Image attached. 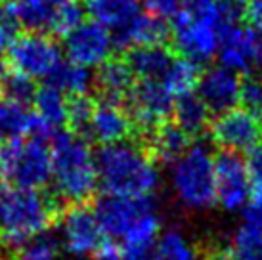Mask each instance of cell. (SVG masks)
I'll use <instances>...</instances> for the list:
<instances>
[{
  "label": "cell",
  "instance_id": "24",
  "mask_svg": "<svg viewBox=\"0 0 262 260\" xmlns=\"http://www.w3.org/2000/svg\"><path fill=\"white\" fill-rule=\"evenodd\" d=\"M33 121L35 113H31L27 105L4 98L0 101V145L10 140L29 136Z\"/></svg>",
  "mask_w": 262,
  "mask_h": 260
},
{
  "label": "cell",
  "instance_id": "30",
  "mask_svg": "<svg viewBox=\"0 0 262 260\" xmlns=\"http://www.w3.org/2000/svg\"><path fill=\"white\" fill-rule=\"evenodd\" d=\"M0 92L6 100L17 101V103H23L27 105L35 100V94H37V88H35V82L33 79L25 77L17 71H4L0 75Z\"/></svg>",
  "mask_w": 262,
  "mask_h": 260
},
{
  "label": "cell",
  "instance_id": "28",
  "mask_svg": "<svg viewBox=\"0 0 262 260\" xmlns=\"http://www.w3.org/2000/svg\"><path fill=\"white\" fill-rule=\"evenodd\" d=\"M151 260H199V253L182 231L168 230L157 239Z\"/></svg>",
  "mask_w": 262,
  "mask_h": 260
},
{
  "label": "cell",
  "instance_id": "40",
  "mask_svg": "<svg viewBox=\"0 0 262 260\" xmlns=\"http://www.w3.org/2000/svg\"><path fill=\"white\" fill-rule=\"evenodd\" d=\"M73 260H84V256H75Z\"/></svg>",
  "mask_w": 262,
  "mask_h": 260
},
{
  "label": "cell",
  "instance_id": "23",
  "mask_svg": "<svg viewBox=\"0 0 262 260\" xmlns=\"http://www.w3.org/2000/svg\"><path fill=\"white\" fill-rule=\"evenodd\" d=\"M172 115H174V123L191 138L203 134L211 123V111L197 92L195 94L189 92L176 98Z\"/></svg>",
  "mask_w": 262,
  "mask_h": 260
},
{
  "label": "cell",
  "instance_id": "14",
  "mask_svg": "<svg viewBox=\"0 0 262 260\" xmlns=\"http://www.w3.org/2000/svg\"><path fill=\"white\" fill-rule=\"evenodd\" d=\"M103 230L94 209L84 203L73 205L61 216V241L69 254L73 256H90L103 241Z\"/></svg>",
  "mask_w": 262,
  "mask_h": 260
},
{
  "label": "cell",
  "instance_id": "36",
  "mask_svg": "<svg viewBox=\"0 0 262 260\" xmlns=\"http://www.w3.org/2000/svg\"><path fill=\"white\" fill-rule=\"evenodd\" d=\"M247 168L249 178H251V193L253 197H262V144L251 151Z\"/></svg>",
  "mask_w": 262,
  "mask_h": 260
},
{
  "label": "cell",
  "instance_id": "32",
  "mask_svg": "<svg viewBox=\"0 0 262 260\" xmlns=\"http://www.w3.org/2000/svg\"><path fill=\"white\" fill-rule=\"evenodd\" d=\"M94 103L86 96H75L67 103V124L71 126L75 134L88 132L92 115H94Z\"/></svg>",
  "mask_w": 262,
  "mask_h": 260
},
{
  "label": "cell",
  "instance_id": "19",
  "mask_svg": "<svg viewBox=\"0 0 262 260\" xmlns=\"http://www.w3.org/2000/svg\"><path fill=\"white\" fill-rule=\"evenodd\" d=\"M134 73L128 67L126 59H107L103 65H100L96 75V86L107 101H121L130 96L134 88Z\"/></svg>",
  "mask_w": 262,
  "mask_h": 260
},
{
  "label": "cell",
  "instance_id": "2",
  "mask_svg": "<svg viewBox=\"0 0 262 260\" xmlns=\"http://www.w3.org/2000/svg\"><path fill=\"white\" fill-rule=\"evenodd\" d=\"M103 235L117 239L123 251H153L159 239V214L149 197L103 195L94 205Z\"/></svg>",
  "mask_w": 262,
  "mask_h": 260
},
{
  "label": "cell",
  "instance_id": "12",
  "mask_svg": "<svg viewBox=\"0 0 262 260\" xmlns=\"http://www.w3.org/2000/svg\"><path fill=\"white\" fill-rule=\"evenodd\" d=\"M128 103L134 123L151 132L159 124L167 123V119L172 115L176 96L165 86L163 80L146 79L134 84L128 96Z\"/></svg>",
  "mask_w": 262,
  "mask_h": 260
},
{
  "label": "cell",
  "instance_id": "25",
  "mask_svg": "<svg viewBox=\"0 0 262 260\" xmlns=\"http://www.w3.org/2000/svg\"><path fill=\"white\" fill-rule=\"evenodd\" d=\"M35 115L42 121L44 124H48L52 130H58L61 124L67 123V103L66 94L59 92L56 86L46 84V86L38 88L35 94Z\"/></svg>",
  "mask_w": 262,
  "mask_h": 260
},
{
  "label": "cell",
  "instance_id": "13",
  "mask_svg": "<svg viewBox=\"0 0 262 260\" xmlns=\"http://www.w3.org/2000/svg\"><path fill=\"white\" fill-rule=\"evenodd\" d=\"M211 134L224 151L251 153L262 144V121L245 109L233 107L216 117Z\"/></svg>",
  "mask_w": 262,
  "mask_h": 260
},
{
  "label": "cell",
  "instance_id": "38",
  "mask_svg": "<svg viewBox=\"0 0 262 260\" xmlns=\"http://www.w3.org/2000/svg\"><path fill=\"white\" fill-rule=\"evenodd\" d=\"M123 256H124L123 245L117 239H111L107 235L103 237V241L100 243V247L96 249L94 253L96 260H123Z\"/></svg>",
  "mask_w": 262,
  "mask_h": 260
},
{
  "label": "cell",
  "instance_id": "37",
  "mask_svg": "<svg viewBox=\"0 0 262 260\" xmlns=\"http://www.w3.org/2000/svg\"><path fill=\"white\" fill-rule=\"evenodd\" d=\"M182 0H142V6L146 8L147 14L161 17V19H174V15L180 10Z\"/></svg>",
  "mask_w": 262,
  "mask_h": 260
},
{
  "label": "cell",
  "instance_id": "11",
  "mask_svg": "<svg viewBox=\"0 0 262 260\" xmlns=\"http://www.w3.org/2000/svg\"><path fill=\"white\" fill-rule=\"evenodd\" d=\"M115 48L113 35L103 25L92 21H82L66 35L63 50L71 63L80 67H100L111 58Z\"/></svg>",
  "mask_w": 262,
  "mask_h": 260
},
{
  "label": "cell",
  "instance_id": "39",
  "mask_svg": "<svg viewBox=\"0 0 262 260\" xmlns=\"http://www.w3.org/2000/svg\"><path fill=\"white\" fill-rule=\"evenodd\" d=\"M247 17L253 21L255 27L262 29V0H249Z\"/></svg>",
  "mask_w": 262,
  "mask_h": 260
},
{
  "label": "cell",
  "instance_id": "31",
  "mask_svg": "<svg viewBox=\"0 0 262 260\" xmlns=\"http://www.w3.org/2000/svg\"><path fill=\"white\" fill-rule=\"evenodd\" d=\"M21 25V17L14 0H0V54L15 42Z\"/></svg>",
  "mask_w": 262,
  "mask_h": 260
},
{
  "label": "cell",
  "instance_id": "27",
  "mask_svg": "<svg viewBox=\"0 0 262 260\" xmlns=\"http://www.w3.org/2000/svg\"><path fill=\"white\" fill-rule=\"evenodd\" d=\"M226 254L228 260H262V230L243 222L226 247Z\"/></svg>",
  "mask_w": 262,
  "mask_h": 260
},
{
  "label": "cell",
  "instance_id": "33",
  "mask_svg": "<svg viewBox=\"0 0 262 260\" xmlns=\"http://www.w3.org/2000/svg\"><path fill=\"white\" fill-rule=\"evenodd\" d=\"M239 101L243 109L262 121V77L260 75H249L241 80Z\"/></svg>",
  "mask_w": 262,
  "mask_h": 260
},
{
  "label": "cell",
  "instance_id": "8",
  "mask_svg": "<svg viewBox=\"0 0 262 260\" xmlns=\"http://www.w3.org/2000/svg\"><path fill=\"white\" fill-rule=\"evenodd\" d=\"M21 23L33 33L67 35L82 23L84 8L79 0H14Z\"/></svg>",
  "mask_w": 262,
  "mask_h": 260
},
{
  "label": "cell",
  "instance_id": "34",
  "mask_svg": "<svg viewBox=\"0 0 262 260\" xmlns=\"http://www.w3.org/2000/svg\"><path fill=\"white\" fill-rule=\"evenodd\" d=\"M14 260H58V245L54 239L40 235L17 249Z\"/></svg>",
  "mask_w": 262,
  "mask_h": 260
},
{
  "label": "cell",
  "instance_id": "26",
  "mask_svg": "<svg viewBox=\"0 0 262 260\" xmlns=\"http://www.w3.org/2000/svg\"><path fill=\"white\" fill-rule=\"evenodd\" d=\"M48 84L56 86L59 92H63L66 96H86L90 86L94 84V79L86 67H80L77 63H59V67L48 77Z\"/></svg>",
  "mask_w": 262,
  "mask_h": 260
},
{
  "label": "cell",
  "instance_id": "1",
  "mask_svg": "<svg viewBox=\"0 0 262 260\" xmlns=\"http://www.w3.org/2000/svg\"><path fill=\"white\" fill-rule=\"evenodd\" d=\"M98 178L107 195L119 197H151L159 188V170L151 153L136 144L103 145L96 155Z\"/></svg>",
  "mask_w": 262,
  "mask_h": 260
},
{
  "label": "cell",
  "instance_id": "6",
  "mask_svg": "<svg viewBox=\"0 0 262 260\" xmlns=\"http://www.w3.org/2000/svg\"><path fill=\"white\" fill-rule=\"evenodd\" d=\"M170 182L178 201L193 210L211 209L216 197V157L203 144L189 145L172 163Z\"/></svg>",
  "mask_w": 262,
  "mask_h": 260
},
{
  "label": "cell",
  "instance_id": "20",
  "mask_svg": "<svg viewBox=\"0 0 262 260\" xmlns=\"http://www.w3.org/2000/svg\"><path fill=\"white\" fill-rule=\"evenodd\" d=\"M168 31L170 29L165 23V19L144 12L130 27H126L123 33L113 36V42L117 48H138V46L165 44V40L168 38Z\"/></svg>",
  "mask_w": 262,
  "mask_h": 260
},
{
  "label": "cell",
  "instance_id": "3",
  "mask_svg": "<svg viewBox=\"0 0 262 260\" xmlns=\"http://www.w3.org/2000/svg\"><path fill=\"white\" fill-rule=\"evenodd\" d=\"M59 203L38 189L12 188L0 191V245L21 249L40 237L59 216Z\"/></svg>",
  "mask_w": 262,
  "mask_h": 260
},
{
  "label": "cell",
  "instance_id": "18",
  "mask_svg": "<svg viewBox=\"0 0 262 260\" xmlns=\"http://www.w3.org/2000/svg\"><path fill=\"white\" fill-rule=\"evenodd\" d=\"M84 10L113 36L123 33L144 14L142 0H84Z\"/></svg>",
  "mask_w": 262,
  "mask_h": 260
},
{
  "label": "cell",
  "instance_id": "15",
  "mask_svg": "<svg viewBox=\"0 0 262 260\" xmlns=\"http://www.w3.org/2000/svg\"><path fill=\"white\" fill-rule=\"evenodd\" d=\"M251 195L247 161L239 153L222 151L216 157V197L226 210L245 209Z\"/></svg>",
  "mask_w": 262,
  "mask_h": 260
},
{
  "label": "cell",
  "instance_id": "5",
  "mask_svg": "<svg viewBox=\"0 0 262 260\" xmlns=\"http://www.w3.org/2000/svg\"><path fill=\"white\" fill-rule=\"evenodd\" d=\"M176 50L193 63H205L219 54L224 23L214 0H182L172 19Z\"/></svg>",
  "mask_w": 262,
  "mask_h": 260
},
{
  "label": "cell",
  "instance_id": "21",
  "mask_svg": "<svg viewBox=\"0 0 262 260\" xmlns=\"http://www.w3.org/2000/svg\"><path fill=\"white\" fill-rule=\"evenodd\" d=\"M174 61V54L165 44L155 46H138L128 52L126 63L132 69L134 77L140 80L146 79H163L168 71L170 63Z\"/></svg>",
  "mask_w": 262,
  "mask_h": 260
},
{
  "label": "cell",
  "instance_id": "7",
  "mask_svg": "<svg viewBox=\"0 0 262 260\" xmlns=\"http://www.w3.org/2000/svg\"><path fill=\"white\" fill-rule=\"evenodd\" d=\"M0 168L14 188L40 189L52 178V149L46 140L29 136L0 145Z\"/></svg>",
  "mask_w": 262,
  "mask_h": 260
},
{
  "label": "cell",
  "instance_id": "29",
  "mask_svg": "<svg viewBox=\"0 0 262 260\" xmlns=\"http://www.w3.org/2000/svg\"><path fill=\"white\" fill-rule=\"evenodd\" d=\"M199 69H197V63L193 61H189L186 58H174V61L170 63L168 67V71L165 73V77H163V82H165V86L176 96V98H180L184 94H189V92H193V88L197 86V82H199Z\"/></svg>",
  "mask_w": 262,
  "mask_h": 260
},
{
  "label": "cell",
  "instance_id": "17",
  "mask_svg": "<svg viewBox=\"0 0 262 260\" xmlns=\"http://www.w3.org/2000/svg\"><path fill=\"white\" fill-rule=\"evenodd\" d=\"M134 124V119L128 111H124L121 103L103 100L94 107L88 134L102 145L121 144L132 136Z\"/></svg>",
  "mask_w": 262,
  "mask_h": 260
},
{
  "label": "cell",
  "instance_id": "22",
  "mask_svg": "<svg viewBox=\"0 0 262 260\" xmlns=\"http://www.w3.org/2000/svg\"><path fill=\"white\" fill-rule=\"evenodd\" d=\"M189 142H191V136H188L176 123L167 121L151 130L149 153L153 155V159H159L163 163H174L191 145Z\"/></svg>",
  "mask_w": 262,
  "mask_h": 260
},
{
  "label": "cell",
  "instance_id": "35",
  "mask_svg": "<svg viewBox=\"0 0 262 260\" xmlns=\"http://www.w3.org/2000/svg\"><path fill=\"white\" fill-rule=\"evenodd\" d=\"M214 4H216V10H219L224 27L239 25L247 17L249 0H214Z\"/></svg>",
  "mask_w": 262,
  "mask_h": 260
},
{
  "label": "cell",
  "instance_id": "4",
  "mask_svg": "<svg viewBox=\"0 0 262 260\" xmlns=\"http://www.w3.org/2000/svg\"><path fill=\"white\" fill-rule=\"evenodd\" d=\"M52 180L59 199L80 205L100 186L96 155L79 134L56 132L52 138Z\"/></svg>",
  "mask_w": 262,
  "mask_h": 260
},
{
  "label": "cell",
  "instance_id": "9",
  "mask_svg": "<svg viewBox=\"0 0 262 260\" xmlns=\"http://www.w3.org/2000/svg\"><path fill=\"white\" fill-rule=\"evenodd\" d=\"M8 61L14 71L29 79H48L61 63V50L50 35L31 31L8 48Z\"/></svg>",
  "mask_w": 262,
  "mask_h": 260
},
{
  "label": "cell",
  "instance_id": "16",
  "mask_svg": "<svg viewBox=\"0 0 262 260\" xmlns=\"http://www.w3.org/2000/svg\"><path fill=\"white\" fill-rule=\"evenodd\" d=\"M241 80L239 73L232 71L226 65H214L199 77L197 94L205 101L211 113H224L233 109L239 101Z\"/></svg>",
  "mask_w": 262,
  "mask_h": 260
},
{
  "label": "cell",
  "instance_id": "10",
  "mask_svg": "<svg viewBox=\"0 0 262 260\" xmlns=\"http://www.w3.org/2000/svg\"><path fill=\"white\" fill-rule=\"evenodd\" d=\"M219 56L222 65L235 73L262 77V29L228 25L222 29Z\"/></svg>",
  "mask_w": 262,
  "mask_h": 260
}]
</instances>
